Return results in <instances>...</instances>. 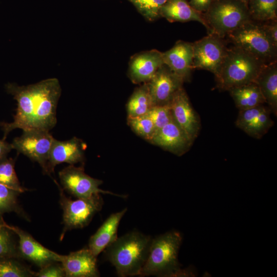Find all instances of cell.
<instances>
[{
    "label": "cell",
    "mask_w": 277,
    "mask_h": 277,
    "mask_svg": "<svg viewBox=\"0 0 277 277\" xmlns=\"http://www.w3.org/2000/svg\"><path fill=\"white\" fill-rule=\"evenodd\" d=\"M214 0H190L189 5L197 12L203 14L209 8Z\"/></svg>",
    "instance_id": "cell-36"
},
{
    "label": "cell",
    "mask_w": 277,
    "mask_h": 277,
    "mask_svg": "<svg viewBox=\"0 0 277 277\" xmlns=\"http://www.w3.org/2000/svg\"><path fill=\"white\" fill-rule=\"evenodd\" d=\"M127 211V209L125 208L111 214L90 237L88 247L95 256H97L117 238L120 221Z\"/></svg>",
    "instance_id": "cell-19"
},
{
    "label": "cell",
    "mask_w": 277,
    "mask_h": 277,
    "mask_svg": "<svg viewBox=\"0 0 277 277\" xmlns=\"http://www.w3.org/2000/svg\"><path fill=\"white\" fill-rule=\"evenodd\" d=\"M63 190L76 198H88L97 194H108L122 198L127 195L118 194L99 188L102 180L93 178L85 173L83 167L74 165L64 168L58 172Z\"/></svg>",
    "instance_id": "cell-9"
},
{
    "label": "cell",
    "mask_w": 277,
    "mask_h": 277,
    "mask_svg": "<svg viewBox=\"0 0 277 277\" xmlns=\"http://www.w3.org/2000/svg\"><path fill=\"white\" fill-rule=\"evenodd\" d=\"M227 36L233 46L265 64L276 62L277 47L266 34L262 23L251 20L229 33Z\"/></svg>",
    "instance_id": "cell-6"
},
{
    "label": "cell",
    "mask_w": 277,
    "mask_h": 277,
    "mask_svg": "<svg viewBox=\"0 0 277 277\" xmlns=\"http://www.w3.org/2000/svg\"><path fill=\"white\" fill-rule=\"evenodd\" d=\"M182 241L181 233L176 231L152 238L148 258L140 276H194L192 270L181 268L177 255Z\"/></svg>",
    "instance_id": "cell-3"
},
{
    "label": "cell",
    "mask_w": 277,
    "mask_h": 277,
    "mask_svg": "<svg viewBox=\"0 0 277 277\" xmlns=\"http://www.w3.org/2000/svg\"><path fill=\"white\" fill-rule=\"evenodd\" d=\"M34 276L37 277H64L66 276L65 270L60 262L51 263L35 272Z\"/></svg>",
    "instance_id": "cell-34"
},
{
    "label": "cell",
    "mask_w": 277,
    "mask_h": 277,
    "mask_svg": "<svg viewBox=\"0 0 277 277\" xmlns=\"http://www.w3.org/2000/svg\"><path fill=\"white\" fill-rule=\"evenodd\" d=\"M255 83L271 111L277 114V62L266 65L260 72Z\"/></svg>",
    "instance_id": "cell-21"
},
{
    "label": "cell",
    "mask_w": 277,
    "mask_h": 277,
    "mask_svg": "<svg viewBox=\"0 0 277 277\" xmlns=\"http://www.w3.org/2000/svg\"><path fill=\"white\" fill-rule=\"evenodd\" d=\"M6 90L17 102L16 113L11 123H0L3 140L16 128L23 131H49L56 125V107L61 94L58 80L50 78L35 84L19 86L8 84Z\"/></svg>",
    "instance_id": "cell-1"
},
{
    "label": "cell",
    "mask_w": 277,
    "mask_h": 277,
    "mask_svg": "<svg viewBox=\"0 0 277 277\" xmlns=\"http://www.w3.org/2000/svg\"><path fill=\"white\" fill-rule=\"evenodd\" d=\"M13 149L11 144L5 140H0V162L7 157V155Z\"/></svg>",
    "instance_id": "cell-37"
},
{
    "label": "cell",
    "mask_w": 277,
    "mask_h": 277,
    "mask_svg": "<svg viewBox=\"0 0 277 277\" xmlns=\"http://www.w3.org/2000/svg\"><path fill=\"white\" fill-rule=\"evenodd\" d=\"M85 147V144L76 137L65 141L54 139L45 173L50 176V174L54 172L55 167L61 163L74 165L82 162L84 159V151Z\"/></svg>",
    "instance_id": "cell-14"
},
{
    "label": "cell",
    "mask_w": 277,
    "mask_h": 277,
    "mask_svg": "<svg viewBox=\"0 0 277 277\" xmlns=\"http://www.w3.org/2000/svg\"><path fill=\"white\" fill-rule=\"evenodd\" d=\"M228 91L239 110L265 103L261 90L255 82L232 88Z\"/></svg>",
    "instance_id": "cell-22"
},
{
    "label": "cell",
    "mask_w": 277,
    "mask_h": 277,
    "mask_svg": "<svg viewBox=\"0 0 277 277\" xmlns=\"http://www.w3.org/2000/svg\"><path fill=\"white\" fill-rule=\"evenodd\" d=\"M15 160L9 158L0 162V183L21 193L28 189L22 186L15 171Z\"/></svg>",
    "instance_id": "cell-28"
},
{
    "label": "cell",
    "mask_w": 277,
    "mask_h": 277,
    "mask_svg": "<svg viewBox=\"0 0 277 277\" xmlns=\"http://www.w3.org/2000/svg\"><path fill=\"white\" fill-rule=\"evenodd\" d=\"M160 15L170 22L196 21L207 29L202 14L195 11L186 0H167L160 10Z\"/></svg>",
    "instance_id": "cell-20"
},
{
    "label": "cell",
    "mask_w": 277,
    "mask_h": 277,
    "mask_svg": "<svg viewBox=\"0 0 277 277\" xmlns=\"http://www.w3.org/2000/svg\"><path fill=\"white\" fill-rule=\"evenodd\" d=\"M164 63L184 82H189L193 68L192 43L179 41L163 52Z\"/></svg>",
    "instance_id": "cell-17"
},
{
    "label": "cell",
    "mask_w": 277,
    "mask_h": 277,
    "mask_svg": "<svg viewBox=\"0 0 277 277\" xmlns=\"http://www.w3.org/2000/svg\"><path fill=\"white\" fill-rule=\"evenodd\" d=\"M18 260L12 258H0V277L34 276L35 272Z\"/></svg>",
    "instance_id": "cell-26"
},
{
    "label": "cell",
    "mask_w": 277,
    "mask_h": 277,
    "mask_svg": "<svg viewBox=\"0 0 277 277\" xmlns=\"http://www.w3.org/2000/svg\"><path fill=\"white\" fill-rule=\"evenodd\" d=\"M152 106L148 83H145L134 91L128 102V117L146 114Z\"/></svg>",
    "instance_id": "cell-23"
},
{
    "label": "cell",
    "mask_w": 277,
    "mask_h": 277,
    "mask_svg": "<svg viewBox=\"0 0 277 277\" xmlns=\"http://www.w3.org/2000/svg\"><path fill=\"white\" fill-rule=\"evenodd\" d=\"M61 263L67 277L100 276L97 265V256L88 247L71 252L68 255H62Z\"/></svg>",
    "instance_id": "cell-15"
},
{
    "label": "cell",
    "mask_w": 277,
    "mask_h": 277,
    "mask_svg": "<svg viewBox=\"0 0 277 277\" xmlns=\"http://www.w3.org/2000/svg\"><path fill=\"white\" fill-rule=\"evenodd\" d=\"M183 83L166 65L163 64L147 82L153 106L169 104L175 93L183 87Z\"/></svg>",
    "instance_id": "cell-12"
},
{
    "label": "cell",
    "mask_w": 277,
    "mask_h": 277,
    "mask_svg": "<svg viewBox=\"0 0 277 277\" xmlns=\"http://www.w3.org/2000/svg\"><path fill=\"white\" fill-rule=\"evenodd\" d=\"M15 233L0 222V258L21 259Z\"/></svg>",
    "instance_id": "cell-29"
},
{
    "label": "cell",
    "mask_w": 277,
    "mask_h": 277,
    "mask_svg": "<svg viewBox=\"0 0 277 277\" xmlns=\"http://www.w3.org/2000/svg\"><path fill=\"white\" fill-rule=\"evenodd\" d=\"M60 190V204L63 211L64 228L61 239L68 230L83 228L91 221L94 215L101 210L104 204L101 194L88 198H77L72 200L68 198L63 189L54 180Z\"/></svg>",
    "instance_id": "cell-7"
},
{
    "label": "cell",
    "mask_w": 277,
    "mask_h": 277,
    "mask_svg": "<svg viewBox=\"0 0 277 277\" xmlns=\"http://www.w3.org/2000/svg\"><path fill=\"white\" fill-rule=\"evenodd\" d=\"M0 222L18 236V250L21 259L30 261L40 268L52 262H61L62 255L46 248L19 228L7 224L3 217H0Z\"/></svg>",
    "instance_id": "cell-11"
},
{
    "label": "cell",
    "mask_w": 277,
    "mask_h": 277,
    "mask_svg": "<svg viewBox=\"0 0 277 277\" xmlns=\"http://www.w3.org/2000/svg\"><path fill=\"white\" fill-rule=\"evenodd\" d=\"M266 34L277 47V20L262 23Z\"/></svg>",
    "instance_id": "cell-35"
},
{
    "label": "cell",
    "mask_w": 277,
    "mask_h": 277,
    "mask_svg": "<svg viewBox=\"0 0 277 277\" xmlns=\"http://www.w3.org/2000/svg\"><path fill=\"white\" fill-rule=\"evenodd\" d=\"M271 112L270 108L266 107L243 131L253 138L260 139L262 137L273 125L274 122L270 117Z\"/></svg>",
    "instance_id": "cell-27"
},
{
    "label": "cell",
    "mask_w": 277,
    "mask_h": 277,
    "mask_svg": "<svg viewBox=\"0 0 277 277\" xmlns=\"http://www.w3.org/2000/svg\"><path fill=\"white\" fill-rule=\"evenodd\" d=\"M265 107L262 104L249 109L239 110L235 123L236 126L243 131L263 111Z\"/></svg>",
    "instance_id": "cell-33"
},
{
    "label": "cell",
    "mask_w": 277,
    "mask_h": 277,
    "mask_svg": "<svg viewBox=\"0 0 277 277\" xmlns=\"http://www.w3.org/2000/svg\"><path fill=\"white\" fill-rule=\"evenodd\" d=\"M150 142L177 155L186 153L193 144L173 117L167 124L154 134Z\"/></svg>",
    "instance_id": "cell-16"
},
{
    "label": "cell",
    "mask_w": 277,
    "mask_h": 277,
    "mask_svg": "<svg viewBox=\"0 0 277 277\" xmlns=\"http://www.w3.org/2000/svg\"><path fill=\"white\" fill-rule=\"evenodd\" d=\"M163 64V52L157 50L138 54L130 63V78L135 83L148 82Z\"/></svg>",
    "instance_id": "cell-18"
},
{
    "label": "cell",
    "mask_w": 277,
    "mask_h": 277,
    "mask_svg": "<svg viewBox=\"0 0 277 277\" xmlns=\"http://www.w3.org/2000/svg\"><path fill=\"white\" fill-rule=\"evenodd\" d=\"M147 113L153 123L155 133L172 119L171 111L169 104L164 105L153 106Z\"/></svg>",
    "instance_id": "cell-32"
},
{
    "label": "cell",
    "mask_w": 277,
    "mask_h": 277,
    "mask_svg": "<svg viewBox=\"0 0 277 277\" xmlns=\"http://www.w3.org/2000/svg\"><path fill=\"white\" fill-rule=\"evenodd\" d=\"M152 238L137 231L117 238L103 251L119 276L140 275L148 258Z\"/></svg>",
    "instance_id": "cell-2"
},
{
    "label": "cell",
    "mask_w": 277,
    "mask_h": 277,
    "mask_svg": "<svg viewBox=\"0 0 277 277\" xmlns=\"http://www.w3.org/2000/svg\"><path fill=\"white\" fill-rule=\"evenodd\" d=\"M54 139L49 131H23L21 136L14 138L11 145L18 153H23L37 162L45 173Z\"/></svg>",
    "instance_id": "cell-10"
},
{
    "label": "cell",
    "mask_w": 277,
    "mask_h": 277,
    "mask_svg": "<svg viewBox=\"0 0 277 277\" xmlns=\"http://www.w3.org/2000/svg\"><path fill=\"white\" fill-rule=\"evenodd\" d=\"M147 19L153 21L160 15V10L167 0H130Z\"/></svg>",
    "instance_id": "cell-31"
},
{
    "label": "cell",
    "mask_w": 277,
    "mask_h": 277,
    "mask_svg": "<svg viewBox=\"0 0 277 277\" xmlns=\"http://www.w3.org/2000/svg\"><path fill=\"white\" fill-rule=\"evenodd\" d=\"M247 6L253 21L264 23L277 20V0H249Z\"/></svg>",
    "instance_id": "cell-24"
},
{
    "label": "cell",
    "mask_w": 277,
    "mask_h": 277,
    "mask_svg": "<svg viewBox=\"0 0 277 277\" xmlns=\"http://www.w3.org/2000/svg\"><path fill=\"white\" fill-rule=\"evenodd\" d=\"M20 193L18 191L0 183V217L5 213L15 212L28 219L18 204V196Z\"/></svg>",
    "instance_id": "cell-25"
},
{
    "label": "cell",
    "mask_w": 277,
    "mask_h": 277,
    "mask_svg": "<svg viewBox=\"0 0 277 277\" xmlns=\"http://www.w3.org/2000/svg\"><path fill=\"white\" fill-rule=\"evenodd\" d=\"M202 14L208 34L222 38L252 20L247 5L239 0H214L208 10Z\"/></svg>",
    "instance_id": "cell-5"
},
{
    "label": "cell",
    "mask_w": 277,
    "mask_h": 277,
    "mask_svg": "<svg viewBox=\"0 0 277 277\" xmlns=\"http://www.w3.org/2000/svg\"><path fill=\"white\" fill-rule=\"evenodd\" d=\"M193 68L219 74L228 48L226 41L214 34H208L192 43Z\"/></svg>",
    "instance_id": "cell-8"
},
{
    "label": "cell",
    "mask_w": 277,
    "mask_h": 277,
    "mask_svg": "<svg viewBox=\"0 0 277 277\" xmlns=\"http://www.w3.org/2000/svg\"><path fill=\"white\" fill-rule=\"evenodd\" d=\"M267 65L248 52L233 46L215 76L217 87L222 90L255 82L260 72Z\"/></svg>",
    "instance_id": "cell-4"
},
{
    "label": "cell",
    "mask_w": 277,
    "mask_h": 277,
    "mask_svg": "<svg viewBox=\"0 0 277 277\" xmlns=\"http://www.w3.org/2000/svg\"><path fill=\"white\" fill-rule=\"evenodd\" d=\"M239 1H241L244 3H245V4H246L247 5L248 4V3L249 2V0H239Z\"/></svg>",
    "instance_id": "cell-38"
},
{
    "label": "cell",
    "mask_w": 277,
    "mask_h": 277,
    "mask_svg": "<svg viewBox=\"0 0 277 277\" xmlns=\"http://www.w3.org/2000/svg\"><path fill=\"white\" fill-rule=\"evenodd\" d=\"M169 104L173 120L193 142L198 136L201 123L183 87L175 93Z\"/></svg>",
    "instance_id": "cell-13"
},
{
    "label": "cell",
    "mask_w": 277,
    "mask_h": 277,
    "mask_svg": "<svg viewBox=\"0 0 277 277\" xmlns=\"http://www.w3.org/2000/svg\"><path fill=\"white\" fill-rule=\"evenodd\" d=\"M128 123L133 131L141 137L150 141L155 133L152 121L146 114L132 117H128Z\"/></svg>",
    "instance_id": "cell-30"
}]
</instances>
